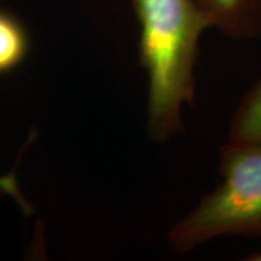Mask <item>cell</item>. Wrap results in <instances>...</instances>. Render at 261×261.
<instances>
[{"label": "cell", "instance_id": "cell-1", "mask_svg": "<svg viewBox=\"0 0 261 261\" xmlns=\"http://www.w3.org/2000/svg\"><path fill=\"white\" fill-rule=\"evenodd\" d=\"M141 27L140 61L148 74V134L183 132L181 108L195 99L199 41L211 22L196 0H130Z\"/></svg>", "mask_w": 261, "mask_h": 261}, {"label": "cell", "instance_id": "cell-5", "mask_svg": "<svg viewBox=\"0 0 261 261\" xmlns=\"http://www.w3.org/2000/svg\"><path fill=\"white\" fill-rule=\"evenodd\" d=\"M228 142H261V80L250 89L233 113L228 132Z\"/></svg>", "mask_w": 261, "mask_h": 261}, {"label": "cell", "instance_id": "cell-4", "mask_svg": "<svg viewBox=\"0 0 261 261\" xmlns=\"http://www.w3.org/2000/svg\"><path fill=\"white\" fill-rule=\"evenodd\" d=\"M29 49L27 27L13 13L0 9V75L16 70L27 60Z\"/></svg>", "mask_w": 261, "mask_h": 261}, {"label": "cell", "instance_id": "cell-6", "mask_svg": "<svg viewBox=\"0 0 261 261\" xmlns=\"http://www.w3.org/2000/svg\"><path fill=\"white\" fill-rule=\"evenodd\" d=\"M3 195L12 196L25 212H31L32 207H31V205L27 202V199L20 193L15 174H8V176H2L0 177V196Z\"/></svg>", "mask_w": 261, "mask_h": 261}, {"label": "cell", "instance_id": "cell-2", "mask_svg": "<svg viewBox=\"0 0 261 261\" xmlns=\"http://www.w3.org/2000/svg\"><path fill=\"white\" fill-rule=\"evenodd\" d=\"M219 171L218 187L168 231V244L176 252L218 237H261V142H226Z\"/></svg>", "mask_w": 261, "mask_h": 261}, {"label": "cell", "instance_id": "cell-3", "mask_svg": "<svg viewBox=\"0 0 261 261\" xmlns=\"http://www.w3.org/2000/svg\"><path fill=\"white\" fill-rule=\"evenodd\" d=\"M211 28L244 41L261 37V0H196Z\"/></svg>", "mask_w": 261, "mask_h": 261}]
</instances>
